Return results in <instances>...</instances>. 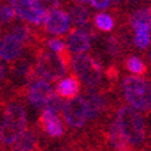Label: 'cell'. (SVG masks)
<instances>
[{"instance_id": "obj_1", "label": "cell", "mask_w": 151, "mask_h": 151, "mask_svg": "<svg viewBox=\"0 0 151 151\" xmlns=\"http://www.w3.org/2000/svg\"><path fill=\"white\" fill-rule=\"evenodd\" d=\"M109 143L116 150H128L143 146L146 140V120L143 113L123 105L117 109L108 129Z\"/></svg>"}, {"instance_id": "obj_2", "label": "cell", "mask_w": 151, "mask_h": 151, "mask_svg": "<svg viewBox=\"0 0 151 151\" xmlns=\"http://www.w3.org/2000/svg\"><path fill=\"white\" fill-rule=\"evenodd\" d=\"M33 37L32 26L23 22L12 25L0 35V60L7 64L14 63L23 56L27 45L33 41Z\"/></svg>"}, {"instance_id": "obj_3", "label": "cell", "mask_w": 151, "mask_h": 151, "mask_svg": "<svg viewBox=\"0 0 151 151\" xmlns=\"http://www.w3.org/2000/svg\"><path fill=\"white\" fill-rule=\"evenodd\" d=\"M120 91L127 105L147 113L151 106V86L143 75H128L120 83Z\"/></svg>"}, {"instance_id": "obj_4", "label": "cell", "mask_w": 151, "mask_h": 151, "mask_svg": "<svg viewBox=\"0 0 151 151\" xmlns=\"http://www.w3.org/2000/svg\"><path fill=\"white\" fill-rule=\"evenodd\" d=\"M27 128V112L21 102H10L3 110L0 120L1 144L11 147L17 137Z\"/></svg>"}, {"instance_id": "obj_5", "label": "cell", "mask_w": 151, "mask_h": 151, "mask_svg": "<svg viewBox=\"0 0 151 151\" xmlns=\"http://www.w3.org/2000/svg\"><path fill=\"white\" fill-rule=\"evenodd\" d=\"M68 70L81 81L87 90H98L102 83V67L99 61L88 56L87 53L82 55H72L68 59Z\"/></svg>"}, {"instance_id": "obj_6", "label": "cell", "mask_w": 151, "mask_h": 151, "mask_svg": "<svg viewBox=\"0 0 151 151\" xmlns=\"http://www.w3.org/2000/svg\"><path fill=\"white\" fill-rule=\"evenodd\" d=\"M68 72V59L63 55H56L49 50H44L35 59L33 65L34 76L42 78L45 81L56 82L59 78Z\"/></svg>"}, {"instance_id": "obj_7", "label": "cell", "mask_w": 151, "mask_h": 151, "mask_svg": "<svg viewBox=\"0 0 151 151\" xmlns=\"http://www.w3.org/2000/svg\"><path fill=\"white\" fill-rule=\"evenodd\" d=\"M17 19L32 27H41L48 8L41 0H7Z\"/></svg>"}, {"instance_id": "obj_8", "label": "cell", "mask_w": 151, "mask_h": 151, "mask_svg": "<svg viewBox=\"0 0 151 151\" xmlns=\"http://www.w3.org/2000/svg\"><path fill=\"white\" fill-rule=\"evenodd\" d=\"M129 26L134 33V45L139 50H147L151 44V11L148 7L135 10L129 15Z\"/></svg>"}, {"instance_id": "obj_9", "label": "cell", "mask_w": 151, "mask_h": 151, "mask_svg": "<svg viewBox=\"0 0 151 151\" xmlns=\"http://www.w3.org/2000/svg\"><path fill=\"white\" fill-rule=\"evenodd\" d=\"M60 114L63 117L65 125L72 129H81L90 121L88 109L84 95L78 94L70 99H64Z\"/></svg>"}, {"instance_id": "obj_10", "label": "cell", "mask_w": 151, "mask_h": 151, "mask_svg": "<svg viewBox=\"0 0 151 151\" xmlns=\"http://www.w3.org/2000/svg\"><path fill=\"white\" fill-rule=\"evenodd\" d=\"M55 94L53 83L42 78L34 76L26 87V102L34 110H42Z\"/></svg>"}, {"instance_id": "obj_11", "label": "cell", "mask_w": 151, "mask_h": 151, "mask_svg": "<svg viewBox=\"0 0 151 151\" xmlns=\"http://www.w3.org/2000/svg\"><path fill=\"white\" fill-rule=\"evenodd\" d=\"M41 27L48 35L64 37L72 29V23H71L67 10L61 6H57L48 10Z\"/></svg>"}, {"instance_id": "obj_12", "label": "cell", "mask_w": 151, "mask_h": 151, "mask_svg": "<svg viewBox=\"0 0 151 151\" xmlns=\"http://www.w3.org/2000/svg\"><path fill=\"white\" fill-rule=\"evenodd\" d=\"M65 50L70 56L88 53L93 48V34L90 27H72L64 35Z\"/></svg>"}, {"instance_id": "obj_13", "label": "cell", "mask_w": 151, "mask_h": 151, "mask_svg": "<svg viewBox=\"0 0 151 151\" xmlns=\"http://www.w3.org/2000/svg\"><path fill=\"white\" fill-rule=\"evenodd\" d=\"M40 125H41L44 134L50 139H60L65 135L67 125L64 123L63 117L59 112L52 109H42L40 110Z\"/></svg>"}, {"instance_id": "obj_14", "label": "cell", "mask_w": 151, "mask_h": 151, "mask_svg": "<svg viewBox=\"0 0 151 151\" xmlns=\"http://www.w3.org/2000/svg\"><path fill=\"white\" fill-rule=\"evenodd\" d=\"M53 87H55V93L63 99L74 98L78 94H81L82 91L81 81L74 74H68V72L61 78H59L55 82Z\"/></svg>"}, {"instance_id": "obj_15", "label": "cell", "mask_w": 151, "mask_h": 151, "mask_svg": "<svg viewBox=\"0 0 151 151\" xmlns=\"http://www.w3.org/2000/svg\"><path fill=\"white\" fill-rule=\"evenodd\" d=\"M67 12L70 15L72 27H90L91 25V14L86 4L72 3L68 6Z\"/></svg>"}, {"instance_id": "obj_16", "label": "cell", "mask_w": 151, "mask_h": 151, "mask_svg": "<svg viewBox=\"0 0 151 151\" xmlns=\"http://www.w3.org/2000/svg\"><path fill=\"white\" fill-rule=\"evenodd\" d=\"M84 98L87 104L90 121L97 120L106 110V99L98 90H87V94L84 95Z\"/></svg>"}, {"instance_id": "obj_17", "label": "cell", "mask_w": 151, "mask_h": 151, "mask_svg": "<svg viewBox=\"0 0 151 151\" xmlns=\"http://www.w3.org/2000/svg\"><path fill=\"white\" fill-rule=\"evenodd\" d=\"M93 26L101 33H112L116 27V19L108 10L97 11L95 15L91 18Z\"/></svg>"}, {"instance_id": "obj_18", "label": "cell", "mask_w": 151, "mask_h": 151, "mask_svg": "<svg viewBox=\"0 0 151 151\" xmlns=\"http://www.w3.org/2000/svg\"><path fill=\"white\" fill-rule=\"evenodd\" d=\"M35 147H37V137H35L34 132L32 129H29V128H26L17 137L14 144L11 146L12 150H18V151H30V150H34Z\"/></svg>"}, {"instance_id": "obj_19", "label": "cell", "mask_w": 151, "mask_h": 151, "mask_svg": "<svg viewBox=\"0 0 151 151\" xmlns=\"http://www.w3.org/2000/svg\"><path fill=\"white\" fill-rule=\"evenodd\" d=\"M125 68L129 72V75H144L147 71L143 59L140 56H136V55H132L125 60Z\"/></svg>"}, {"instance_id": "obj_20", "label": "cell", "mask_w": 151, "mask_h": 151, "mask_svg": "<svg viewBox=\"0 0 151 151\" xmlns=\"http://www.w3.org/2000/svg\"><path fill=\"white\" fill-rule=\"evenodd\" d=\"M45 48L46 50H49L52 53H56V55H63L65 56V41H64V37H57V35H50L49 38L45 41Z\"/></svg>"}, {"instance_id": "obj_21", "label": "cell", "mask_w": 151, "mask_h": 151, "mask_svg": "<svg viewBox=\"0 0 151 151\" xmlns=\"http://www.w3.org/2000/svg\"><path fill=\"white\" fill-rule=\"evenodd\" d=\"M15 19L17 17H15V12L10 4H0V25H11Z\"/></svg>"}, {"instance_id": "obj_22", "label": "cell", "mask_w": 151, "mask_h": 151, "mask_svg": "<svg viewBox=\"0 0 151 151\" xmlns=\"http://www.w3.org/2000/svg\"><path fill=\"white\" fill-rule=\"evenodd\" d=\"M88 6L95 11H104L109 10L112 7V0H88Z\"/></svg>"}, {"instance_id": "obj_23", "label": "cell", "mask_w": 151, "mask_h": 151, "mask_svg": "<svg viewBox=\"0 0 151 151\" xmlns=\"http://www.w3.org/2000/svg\"><path fill=\"white\" fill-rule=\"evenodd\" d=\"M8 74V68H7V63H4V61H1L0 60V82L4 81L6 79V76H7Z\"/></svg>"}, {"instance_id": "obj_24", "label": "cell", "mask_w": 151, "mask_h": 151, "mask_svg": "<svg viewBox=\"0 0 151 151\" xmlns=\"http://www.w3.org/2000/svg\"><path fill=\"white\" fill-rule=\"evenodd\" d=\"M42 3L46 6V8L49 10L52 7H57V6H61V0H41Z\"/></svg>"}, {"instance_id": "obj_25", "label": "cell", "mask_w": 151, "mask_h": 151, "mask_svg": "<svg viewBox=\"0 0 151 151\" xmlns=\"http://www.w3.org/2000/svg\"><path fill=\"white\" fill-rule=\"evenodd\" d=\"M74 3H81V4H87L88 0H72Z\"/></svg>"}, {"instance_id": "obj_26", "label": "cell", "mask_w": 151, "mask_h": 151, "mask_svg": "<svg viewBox=\"0 0 151 151\" xmlns=\"http://www.w3.org/2000/svg\"><path fill=\"white\" fill-rule=\"evenodd\" d=\"M121 1H123V0H112V4L113 6H116V4H120Z\"/></svg>"}, {"instance_id": "obj_27", "label": "cell", "mask_w": 151, "mask_h": 151, "mask_svg": "<svg viewBox=\"0 0 151 151\" xmlns=\"http://www.w3.org/2000/svg\"><path fill=\"white\" fill-rule=\"evenodd\" d=\"M3 144H1V132H0V147H1Z\"/></svg>"}, {"instance_id": "obj_28", "label": "cell", "mask_w": 151, "mask_h": 151, "mask_svg": "<svg viewBox=\"0 0 151 151\" xmlns=\"http://www.w3.org/2000/svg\"><path fill=\"white\" fill-rule=\"evenodd\" d=\"M0 26H1V25H0Z\"/></svg>"}]
</instances>
